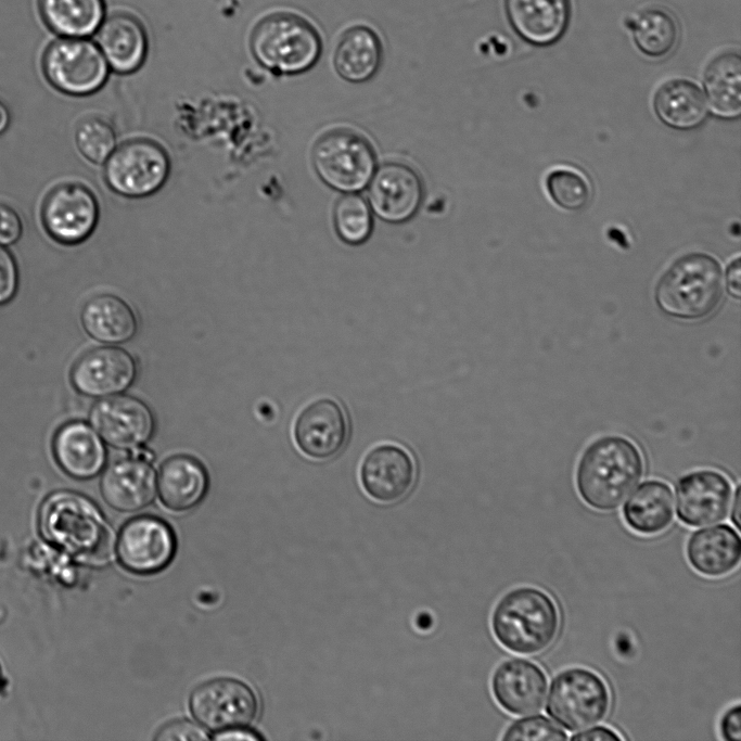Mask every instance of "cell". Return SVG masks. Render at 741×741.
I'll list each match as a JSON object with an SVG mask.
<instances>
[{
  "label": "cell",
  "instance_id": "cell-1",
  "mask_svg": "<svg viewBox=\"0 0 741 741\" xmlns=\"http://www.w3.org/2000/svg\"><path fill=\"white\" fill-rule=\"evenodd\" d=\"M38 528L47 541L86 563L101 565L112 558V529L100 508L80 493L56 490L46 497Z\"/></svg>",
  "mask_w": 741,
  "mask_h": 741
},
{
  "label": "cell",
  "instance_id": "cell-2",
  "mask_svg": "<svg viewBox=\"0 0 741 741\" xmlns=\"http://www.w3.org/2000/svg\"><path fill=\"white\" fill-rule=\"evenodd\" d=\"M644 471L638 446L621 435H603L582 452L575 471L583 501L598 511L617 509L634 490Z\"/></svg>",
  "mask_w": 741,
  "mask_h": 741
},
{
  "label": "cell",
  "instance_id": "cell-3",
  "mask_svg": "<svg viewBox=\"0 0 741 741\" xmlns=\"http://www.w3.org/2000/svg\"><path fill=\"white\" fill-rule=\"evenodd\" d=\"M654 302L666 316L699 321L713 315L724 297V273L710 254L691 252L675 259L654 286Z\"/></svg>",
  "mask_w": 741,
  "mask_h": 741
},
{
  "label": "cell",
  "instance_id": "cell-4",
  "mask_svg": "<svg viewBox=\"0 0 741 741\" xmlns=\"http://www.w3.org/2000/svg\"><path fill=\"white\" fill-rule=\"evenodd\" d=\"M560 611L544 590L521 586L506 592L496 603L490 626L496 640L521 655L538 654L550 648L560 630Z\"/></svg>",
  "mask_w": 741,
  "mask_h": 741
},
{
  "label": "cell",
  "instance_id": "cell-5",
  "mask_svg": "<svg viewBox=\"0 0 741 741\" xmlns=\"http://www.w3.org/2000/svg\"><path fill=\"white\" fill-rule=\"evenodd\" d=\"M323 49L321 33L307 17L276 11L259 18L250 35L254 60L277 76H295L311 69Z\"/></svg>",
  "mask_w": 741,
  "mask_h": 741
},
{
  "label": "cell",
  "instance_id": "cell-6",
  "mask_svg": "<svg viewBox=\"0 0 741 741\" xmlns=\"http://www.w3.org/2000/svg\"><path fill=\"white\" fill-rule=\"evenodd\" d=\"M311 161L319 179L343 194L365 190L378 167L369 141L346 129L322 135L314 145Z\"/></svg>",
  "mask_w": 741,
  "mask_h": 741
},
{
  "label": "cell",
  "instance_id": "cell-7",
  "mask_svg": "<svg viewBox=\"0 0 741 741\" xmlns=\"http://www.w3.org/2000/svg\"><path fill=\"white\" fill-rule=\"evenodd\" d=\"M611 707V692L604 679L585 667H570L551 681L546 711L570 731L592 727Z\"/></svg>",
  "mask_w": 741,
  "mask_h": 741
},
{
  "label": "cell",
  "instance_id": "cell-8",
  "mask_svg": "<svg viewBox=\"0 0 741 741\" xmlns=\"http://www.w3.org/2000/svg\"><path fill=\"white\" fill-rule=\"evenodd\" d=\"M42 72L60 92L85 97L99 91L106 82L110 67L99 47L88 38L59 37L42 55Z\"/></svg>",
  "mask_w": 741,
  "mask_h": 741
},
{
  "label": "cell",
  "instance_id": "cell-9",
  "mask_svg": "<svg viewBox=\"0 0 741 741\" xmlns=\"http://www.w3.org/2000/svg\"><path fill=\"white\" fill-rule=\"evenodd\" d=\"M170 169V158L159 143L136 138L116 146L105 161L104 180L116 194L139 199L157 192Z\"/></svg>",
  "mask_w": 741,
  "mask_h": 741
},
{
  "label": "cell",
  "instance_id": "cell-10",
  "mask_svg": "<svg viewBox=\"0 0 741 741\" xmlns=\"http://www.w3.org/2000/svg\"><path fill=\"white\" fill-rule=\"evenodd\" d=\"M100 206L93 191L80 182L55 186L41 206V221L46 232L63 245L86 241L94 231Z\"/></svg>",
  "mask_w": 741,
  "mask_h": 741
},
{
  "label": "cell",
  "instance_id": "cell-11",
  "mask_svg": "<svg viewBox=\"0 0 741 741\" xmlns=\"http://www.w3.org/2000/svg\"><path fill=\"white\" fill-rule=\"evenodd\" d=\"M190 710L203 727L218 732L250 725L257 715L258 700L246 683L217 678L194 689Z\"/></svg>",
  "mask_w": 741,
  "mask_h": 741
},
{
  "label": "cell",
  "instance_id": "cell-12",
  "mask_svg": "<svg viewBox=\"0 0 741 741\" xmlns=\"http://www.w3.org/2000/svg\"><path fill=\"white\" fill-rule=\"evenodd\" d=\"M176 537L163 520L142 515L128 521L118 534L116 554L129 572L149 575L161 572L173 560Z\"/></svg>",
  "mask_w": 741,
  "mask_h": 741
},
{
  "label": "cell",
  "instance_id": "cell-13",
  "mask_svg": "<svg viewBox=\"0 0 741 741\" xmlns=\"http://www.w3.org/2000/svg\"><path fill=\"white\" fill-rule=\"evenodd\" d=\"M367 189V201L373 215L394 225L412 219L424 197V187L419 174L410 166L397 162L376 167Z\"/></svg>",
  "mask_w": 741,
  "mask_h": 741
},
{
  "label": "cell",
  "instance_id": "cell-14",
  "mask_svg": "<svg viewBox=\"0 0 741 741\" xmlns=\"http://www.w3.org/2000/svg\"><path fill=\"white\" fill-rule=\"evenodd\" d=\"M676 511L686 525L699 527L724 521L729 512L732 487L729 480L712 469L681 476L676 486Z\"/></svg>",
  "mask_w": 741,
  "mask_h": 741
},
{
  "label": "cell",
  "instance_id": "cell-15",
  "mask_svg": "<svg viewBox=\"0 0 741 741\" xmlns=\"http://www.w3.org/2000/svg\"><path fill=\"white\" fill-rule=\"evenodd\" d=\"M348 420L342 406L330 397L307 404L297 414L293 437L299 451L314 460L336 456L348 438Z\"/></svg>",
  "mask_w": 741,
  "mask_h": 741
},
{
  "label": "cell",
  "instance_id": "cell-16",
  "mask_svg": "<svg viewBox=\"0 0 741 741\" xmlns=\"http://www.w3.org/2000/svg\"><path fill=\"white\" fill-rule=\"evenodd\" d=\"M90 421L108 445L119 449L143 446L155 430L154 414L149 406L128 395L98 401L91 409Z\"/></svg>",
  "mask_w": 741,
  "mask_h": 741
},
{
  "label": "cell",
  "instance_id": "cell-17",
  "mask_svg": "<svg viewBox=\"0 0 741 741\" xmlns=\"http://www.w3.org/2000/svg\"><path fill=\"white\" fill-rule=\"evenodd\" d=\"M359 482L366 495L381 503L403 499L416 481V463L411 455L396 444L371 448L359 467Z\"/></svg>",
  "mask_w": 741,
  "mask_h": 741
},
{
  "label": "cell",
  "instance_id": "cell-18",
  "mask_svg": "<svg viewBox=\"0 0 741 741\" xmlns=\"http://www.w3.org/2000/svg\"><path fill=\"white\" fill-rule=\"evenodd\" d=\"M135 358L119 347H98L85 353L74 365L71 381L89 397H106L126 391L136 380Z\"/></svg>",
  "mask_w": 741,
  "mask_h": 741
},
{
  "label": "cell",
  "instance_id": "cell-19",
  "mask_svg": "<svg viewBox=\"0 0 741 741\" xmlns=\"http://www.w3.org/2000/svg\"><path fill=\"white\" fill-rule=\"evenodd\" d=\"M493 695L498 705L512 715H531L545 703L548 679L536 663L511 657L501 662L493 673Z\"/></svg>",
  "mask_w": 741,
  "mask_h": 741
},
{
  "label": "cell",
  "instance_id": "cell-20",
  "mask_svg": "<svg viewBox=\"0 0 741 741\" xmlns=\"http://www.w3.org/2000/svg\"><path fill=\"white\" fill-rule=\"evenodd\" d=\"M503 7L515 35L534 47L560 41L572 15L571 0H503Z\"/></svg>",
  "mask_w": 741,
  "mask_h": 741
},
{
  "label": "cell",
  "instance_id": "cell-21",
  "mask_svg": "<svg viewBox=\"0 0 741 741\" xmlns=\"http://www.w3.org/2000/svg\"><path fill=\"white\" fill-rule=\"evenodd\" d=\"M95 43L110 69L120 75L137 72L145 62L149 50L143 23L127 12L105 16L95 31Z\"/></svg>",
  "mask_w": 741,
  "mask_h": 741
},
{
  "label": "cell",
  "instance_id": "cell-22",
  "mask_svg": "<svg viewBox=\"0 0 741 741\" xmlns=\"http://www.w3.org/2000/svg\"><path fill=\"white\" fill-rule=\"evenodd\" d=\"M156 483V473L150 462L130 457L112 463L105 470L101 494L115 510L136 512L153 501Z\"/></svg>",
  "mask_w": 741,
  "mask_h": 741
},
{
  "label": "cell",
  "instance_id": "cell-23",
  "mask_svg": "<svg viewBox=\"0 0 741 741\" xmlns=\"http://www.w3.org/2000/svg\"><path fill=\"white\" fill-rule=\"evenodd\" d=\"M52 450L60 468L77 480L97 476L106 463L102 439L82 421L63 424L53 436Z\"/></svg>",
  "mask_w": 741,
  "mask_h": 741
},
{
  "label": "cell",
  "instance_id": "cell-24",
  "mask_svg": "<svg viewBox=\"0 0 741 741\" xmlns=\"http://www.w3.org/2000/svg\"><path fill=\"white\" fill-rule=\"evenodd\" d=\"M686 554L691 567L703 576L728 575L740 562L739 533L728 524L694 531L688 538Z\"/></svg>",
  "mask_w": 741,
  "mask_h": 741
},
{
  "label": "cell",
  "instance_id": "cell-25",
  "mask_svg": "<svg viewBox=\"0 0 741 741\" xmlns=\"http://www.w3.org/2000/svg\"><path fill=\"white\" fill-rule=\"evenodd\" d=\"M383 61V44L371 26L355 24L340 35L333 53V67L345 81L362 84L372 79Z\"/></svg>",
  "mask_w": 741,
  "mask_h": 741
},
{
  "label": "cell",
  "instance_id": "cell-26",
  "mask_svg": "<svg viewBox=\"0 0 741 741\" xmlns=\"http://www.w3.org/2000/svg\"><path fill=\"white\" fill-rule=\"evenodd\" d=\"M158 494L173 511H187L202 501L208 488V475L193 457L177 455L168 458L158 473Z\"/></svg>",
  "mask_w": 741,
  "mask_h": 741
},
{
  "label": "cell",
  "instance_id": "cell-27",
  "mask_svg": "<svg viewBox=\"0 0 741 741\" xmlns=\"http://www.w3.org/2000/svg\"><path fill=\"white\" fill-rule=\"evenodd\" d=\"M653 110L664 125L676 130H691L704 123L708 105L695 82L675 78L657 88L653 97Z\"/></svg>",
  "mask_w": 741,
  "mask_h": 741
},
{
  "label": "cell",
  "instance_id": "cell-28",
  "mask_svg": "<svg viewBox=\"0 0 741 741\" xmlns=\"http://www.w3.org/2000/svg\"><path fill=\"white\" fill-rule=\"evenodd\" d=\"M627 526L643 536L667 529L674 520V497L668 484L659 480L643 482L623 507Z\"/></svg>",
  "mask_w": 741,
  "mask_h": 741
},
{
  "label": "cell",
  "instance_id": "cell-29",
  "mask_svg": "<svg viewBox=\"0 0 741 741\" xmlns=\"http://www.w3.org/2000/svg\"><path fill=\"white\" fill-rule=\"evenodd\" d=\"M706 102L712 113L725 119L741 114V56L727 50L715 55L703 73Z\"/></svg>",
  "mask_w": 741,
  "mask_h": 741
},
{
  "label": "cell",
  "instance_id": "cell-30",
  "mask_svg": "<svg viewBox=\"0 0 741 741\" xmlns=\"http://www.w3.org/2000/svg\"><path fill=\"white\" fill-rule=\"evenodd\" d=\"M81 322L94 340L117 344L131 340L138 322L130 306L116 295L100 294L90 298L82 308Z\"/></svg>",
  "mask_w": 741,
  "mask_h": 741
},
{
  "label": "cell",
  "instance_id": "cell-31",
  "mask_svg": "<svg viewBox=\"0 0 741 741\" xmlns=\"http://www.w3.org/2000/svg\"><path fill=\"white\" fill-rule=\"evenodd\" d=\"M44 25L59 37L88 38L106 12L105 0H38Z\"/></svg>",
  "mask_w": 741,
  "mask_h": 741
},
{
  "label": "cell",
  "instance_id": "cell-32",
  "mask_svg": "<svg viewBox=\"0 0 741 741\" xmlns=\"http://www.w3.org/2000/svg\"><path fill=\"white\" fill-rule=\"evenodd\" d=\"M636 48L646 56L661 59L676 48L680 29L676 16L660 5L647 7L628 18Z\"/></svg>",
  "mask_w": 741,
  "mask_h": 741
},
{
  "label": "cell",
  "instance_id": "cell-33",
  "mask_svg": "<svg viewBox=\"0 0 741 741\" xmlns=\"http://www.w3.org/2000/svg\"><path fill=\"white\" fill-rule=\"evenodd\" d=\"M333 223L338 238L349 245L366 243L373 231V213L358 193H345L335 203Z\"/></svg>",
  "mask_w": 741,
  "mask_h": 741
},
{
  "label": "cell",
  "instance_id": "cell-34",
  "mask_svg": "<svg viewBox=\"0 0 741 741\" xmlns=\"http://www.w3.org/2000/svg\"><path fill=\"white\" fill-rule=\"evenodd\" d=\"M75 142L87 161L104 164L117 146V133L108 119L101 115H91L78 124Z\"/></svg>",
  "mask_w": 741,
  "mask_h": 741
},
{
  "label": "cell",
  "instance_id": "cell-35",
  "mask_svg": "<svg viewBox=\"0 0 741 741\" xmlns=\"http://www.w3.org/2000/svg\"><path fill=\"white\" fill-rule=\"evenodd\" d=\"M549 196L559 207L568 212L584 209L590 202L591 188L586 178L568 168H557L546 177Z\"/></svg>",
  "mask_w": 741,
  "mask_h": 741
},
{
  "label": "cell",
  "instance_id": "cell-36",
  "mask_svg": "<svg viewBox=\"0 0 741 741\" xmlns=\"http://www.w3.org/2000/svg\"><path fill=\"white\" fill-rule=\"evenodd\" d=\"M502 740L561 741L568 739L563 729L544 715L520 718L507 727Z\"/></svg>",
  "mask_w": 741,
  "mask_h": 741
},
{
  "label": "cell",
  "instance_id": "cell-37",
  "mask_svg": "<svg viewBox=\"0 0 741 741\" xmlns=\"http://www.w3.org/2000/svg\"><path fill=\"white\" fill-rule=\"evenodd\" d=\"M18 286V270L14 256L0 245V305L10 302Z\"/></svg>",
  "mask_w": 741,
  "mask_h": 741
},
{
  "label": "cell",
  "instance_id": "cell-38",
  "mask_svg": "<svg viewBox=\"0 0 741 741\" xmlns=\"http://www.w3.org/2000/svg\"><path fill=\"white\" fill-rule=\"evenodd\" d=\"M156 740H206L208 734L199 725L189 720H176L165 725Z\"/></svg>",
  "mask_w": 741,
  "mask_h": 741
},
{
  "label": "cell",
  "instance_id": "cell-39",
  "mask_svg": "<svg viewBox=\"0 0 741 741\" xmlns=\"http://www.w3.org/2000/svg\"><path fill=\"white\" fill-rule=\"evenodd\" d=\"M22 233L23 222L18 213L13 207L0 203V245L14 244Z\"/></svg>",
  "mask_w": 741,
  "mask_h": 741
},
{
  "label": "cell",
  "instance_id": "cell-40",
  "mask_svg": "<svg viewBox=\"0 0 741 741\" xmlns=\"http://www.w3.org/2000/svg\"><path fill=\"white\" fill-rule=\"evenodd\" d=\"M719 733L726 741L741 740V706L736 704L727 708L719 719Z\"/></svg>",
  "mask_w": 741,
  "mask_h": 741
},
{
  "label": "cell",
  "instance_id": "cell-41",
  "mask_svg": "<svg viewBox=\"0 0 741 741\" xmlns=\"http://www.w3.org/2000/svg\"><path fill=\"white\" fill-rule=\"evenodd\" d=\"M573 741H618L623 740L615 730L605 726H593L588 730L574 733L571 738Z\"/></svg>",
  "mask_w": 741,
  "mask_h": 741
},
{
  "label": "cell",
  "instance_id": "cell-42",
  "mask_svg": "<svg viewBox=\"0 0 741 741\" xmlns=\"http://www.w3.org/2000/svg\"><path fill=\"white\" fill-rule=\"evenodd\" d=\"M725 284L728 294L734 299H739L741 296V258L739 256L727 266Z\"/></svg>",
  "mask_w": 741,
  "mask_h": 741
},
{
  "label": "cell",
  "instance_id": "cell-43",
  "mask_svg": "<svg viewBox=\"0 0 741 741\" xmlns=\"http://www.w3.org/2000/svg\"><path fill=\"white\" fill-rule=\"evenodd\" d=\"M215 740H220V741H238V740H244V741H256L260 740L261 737L257 733H254L245 727H240V728H231L222 731H218L216 736L214 737Z\"/></svg>",
  "mask_w": 741,
  "mask_h": 741
},
{
  "label": "cell",
  "instance_id": "cell-44",
  "mask_svg": "<svg viewBox=\"0 0 741 741\" xmlns=\"http://www.w3.org/2000/svg\"><path fill=\"white\" fill-rule=\"evenodd\" d=\"M731 522L739 529L741 518V487L738 486L732 497Z\"/></svg>",
  "mask_w": 741,
  "mask_h": 741
},
{
  "label": "cell",
  "instance_id": "cell-45",
  "mask_svg": "<svg viewBox=\"0 0 741 741\" xmlns=\"http://www.w3.org/2000/svg\"><path fill=\"white\" fill-rule=\"evenodd\" d=\"M131 457L139 460L151 462L154 455L150 449L144 448L143 446H139L131 449Z\"/></svg>",
  "mask_w": 741,
  "mask_h": 741
},
{
  "label": "cell",
  "instance_id": "cell-46",
  "mask_svg": "<svg viewBox=\"0 0 741 741\" xmlns=\"http://www.w3.org/2000/svg\"><path fill=\"white\" fill-rule=\"evenodd\" d=\"M10 125V112L7 105L0 100V135H2Z\"/></svg>",
  "mask_w": 741,
  "mask_h": 741
},
{
  "label": "cell",
  "instance_id": "cell-47",
  "mask_svg": "<svg viewBox=\"0 0 741 741\" xmlns=\"http://www.w3.org/2000/svg\"><path fill=\"white\" fill-rule=\"evenodd\" d=\"M5 682L4 676H3V670L2 666L0 664V689L2 688L3 683Z\"/></svg>",
  "mask_w": 741,
  "mask_h": 741
}]
</instances>
